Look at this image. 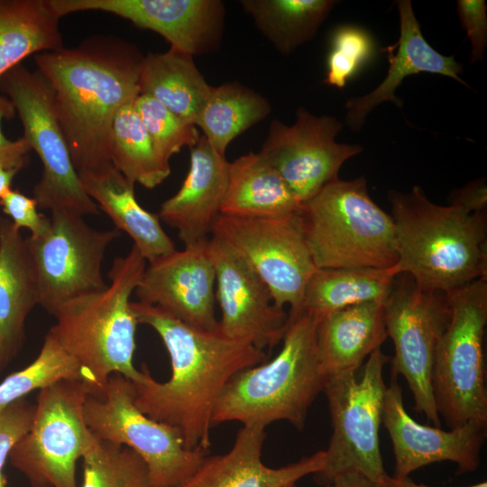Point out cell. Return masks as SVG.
<instances>
[{"label": "cell", "mask_w": 487, "mask_h": 487, "mask_svg": "<svg viewBox=\"0 0 487 487\" xmlns=\"http://www.w3.org/2000/svg\"><path fill=\"white\" fill-rule=\"evenodd\" d=\"M139 324L151 326L170 356V378L157 381L145 364L135 386V405L145 415L177 428L185 447L209 452L212 417L219 396L237 372L267 360L266 351L216 330L187 325L161 308L132 302Z\"/></svg>", "instance_id": "1"}, {"label": "cell", "mask_w": 487, "mask_h": 487, "mask_svg": "<svg viewBox=\"0 0 487 487\" xmlns=\"http://www.w3.org/2000/svg\"><path fill=\"white\" fill-rule=\"evenodd\" d=\"M143 58L133 44L110 36L91 37L77 47L34 56L37 70L52 89L78 174L113 168L110 129L119 109L141 94Z\"/></svg>", "instance_id": "2"}, {"label": "cell", "mask_w": 487, "mask_h": 487, "mask_svg": "<svg viewBox=\"0 0 487 487\" xmlns=\"http://www.w3.org/2000/svg\"><path fill=\"white\" fill-rule=\"evenodd\" d=\"M396 266L421 289L451 292L487 277L486 212L431 202L420 186L390 190Z\"/></svg>", "instance_id": "3"}, {"label": "cell", "mask_w": 487, "mask_h": 487, "mask_svg": "<svg viewBox=\"0 0 487 487\" xmlns=\"http://www.w3.org/2000/svg\"><path fill=\"white\" fill-rule=\"evenodd\" d=\"M145 267L146 260L133 245L114 260L105 289L70 299L51 313L56 323L48 332L80 363L91 395H100L112 374L134 383L142 379L133 364L139 323L130 298Z\"/></svg>", "instance_id": "4"}, {"label": "cell", "mask_w": 487, "mask_h": 487, "mask_svg": "<svg viewBox=\"0 0 487 487\" xmlns=\"http://www.w3.org/2000/svg\"><path fill=\"white\" fill-rule=\"evenodd\" d=\"M288 317L278 354L230 379L215 406L213 426L238 421L266 427L285 420L303 429L309 407L330 376L317 348L319 317L304 310Z\"/></svg>", "instance_id": "5"}, {"label": "cell", "mask_w": 487, "mask_h": 487, "mask_svg": "<svg viewBox=\"0 0 487 487\" xmlns=\"http://www.w3.org/2000/svg\"><path fill=\"white\" fill-rule=\"evenodd\" d=\"M299 216L317 268H390L398 262L393 219L372 199L363 176L328 183L301 205Z\"/></svg>", "instance_id": "6"}, {"label": "cell", "mask_w": 487, "mask_h": 487, "mask_svg": "<svg viewBox=\"0 0 487 487\" xmlns=\"http://www.w3.org/2000/svg\"><path fill=\"white\" fill-rule=\"evenodd\" d=\"M447 296L450 318L436 348L431 384L439 417L454 428L469 421L487 422V277Z\"/></svg>", "instance_id": "7"}, {"label": "cell", "mask_w": 487, "mask_h": 487, "mask_svg": "<svg viewBox=\"0 0 487 487\" xmlns=\"http://www.w3.org/2000/svg\"><path fill=\"white\" fill-rule=\"evenodd\" d=\"M388 362L389 357L379 348L368 357L360 379L354 371L328 379L323 391L328 401L333 432L325 450L324 466L313 474L319 485H332L339 475L354 472L382 487L390 476L379 444L387 388L383 367Z\"/></svg>", "instance_id": "8"}, {"label": "cell", "mask_w": 487, "mask_h": 487, "mask_svg": "<svg viewBox=\"0 0 487 487\" xmlns=\"http://www.w3.org/2000/svg\"><path fill=\"white\" fill-rule=\"evenodd\" d=\"M134 400V383L121 374H112L100 395L87 398L85 422L97 439L138 454L146 464L150 487H174L209 452L186 448L177 428L143 414Z\"/></svg>", "instance_id": "9"}, {"label": "cell", "mask_w": 487, "mask_h": 487, "mask_svg": "<svg viewBox=\"0 0 487 487\" xmlns=\"http://www.w3.org/2000/svg\"><path fill=\"white\" fill-rule=\"evenodd\" d=\"M0 90L14 104L23 137L42 163L33 198L41 209H65L81 216L99 208L82 187L56 113L52 89L36 69L20 64L0 78Z\"/></svg>", "instance_id": "10"}, {"label": "cell", "mask_w": 487, "mask_h": 487, "mask_svg": "<svg viewBox=\"0 0 487 487\" xmlns=\"http://www.w3.org/2000/svg\"><path fill=\"white\" fill-rule=\"evenodd\" d=\"M90 394L87 383L69 380L39 391L32 427L8 455L32 487H77V463L92 436L84 418Z\"/></svg>", "instance_id": "11"}, {"label": "cell", "mask_w": 487, "mask_h": 487, "mask_svg": "<svg viewBox=\"0 0 487 487\" xmlns=\"http://www.w3.org/2000/svg\"><path fill=\"white\" fill-rule=\"evenodd\" d=\"M49 218L41 234L25 239L36 275L39 305L51 314L70 299L107 287L101 266L106 249L120 231L96 230L83 216L65 209L51 210Z\"/></svg>", "instance_id": "12"}, {"label": "cell", "mask_w": 487, "mask_h": 487, "mask_svg": "<svg viewBox=\"0 0 487 487\" xmlns=\"http://www.w3.org/2000/svg\"><path fill=\"white\" fill-rule=\"evenodd\" d=\"M400 276L383 303L386 332L394 346L391 377L405 378L415 411L439 427L431 373L436 345L450 318L448 296L421 289L405 273Z\"/></svg>", "instance_id": "13"}, {"label": "cell", "mask_w": 487, "mask_h": 487, "mask_svg": "<svg viewBox=\"0 0 487 487\" xmlns=\"http://www.w3.org/2000/svg\"><path fill=\"white\" fill-rule=\"evenodd\" d=\"M211 235L217 237L256 272L279 308L289 316L302 310L307 283L317 270L299 212L282 217H237L219 215Z\"/></svg>", "instance_id": "14"}, {"label": "cell", "mask_w": 487, "mask_h": 487, "mask_svg": "<svg viewBox=\"0 0 487 487\" xmlns=\"http://www.w3.org/2000/svg\"><path fill=\"white\" fill-rule=\"evenodd\" d=\"M296 116L289 125L277 119L271 122L260 153L302 205L338 179L342 165L363 148L335 142L343 123L335 116H317L301 106Z\"/></svg>", "instance_id": "15"}, {"label": "cell", "mask_w": 487, "mask_h": 487, "mask_svg": "<svg viewBox=\"0 0 487 487\" xmlns=\"http://www.w3.org/2000/svg\"><path fill=\"white\" fill-rule=\"evenodd\" d=\"M207 251L216 273V300L225 335L271 350L284 335L288 314L275 306L272 295L256 272L229 245L211 235Z\"/></svg>", "instance_id": "16"}, {"label": "cell", "mask_w": 487, "mask_h": 487, "mask_svg": "<svg viewBox=\"0 0 487 487\" xmlns=\"http://www.w3.org/2000/svg\"><path fill=\"white\" fill-rule=\"evenodd\" d=\"M61 18L83 11H101L161 35L171 48L194 55L219 47L225 9L220 0H48Z\"/></svg>", "instance_id": "17"}, {"label": "cell", "mask_w": 487, "mask_h": 487, "mask_svg": "<svg viewBox=\"0 0 487 487\" xmlns=\"http://www.w3.org/2000/svg\"><path fill=\"white\" fill-rule=\"evenodd\" d=\"M381 423L392 443V477L396 479L407 478L414 471L437 462L455 463L459 473L475 471L479 466L487 422L469 421L450 431L422 425L405 409L402 389L395 377L386 388Z\"/></svg>", "instance_id": "18"}, {"label": "cell", "mask_w": 487, "mask_h": 487, "mask_svg": "<svg viewBox=\"0 0 487 487\" xmlns=\"http://www.w3.org/2000/svg\"><path fill=\"white\" fill-rule=\"evenodd\" d=\"M207 241L149 261L134 291L139 301L187 325L216 330V273Z\"/></svg>", "instance_id": "19"}, {"label": "cell", "mask_w": 487, "mask_h": 487, "mask_svg": "<svg viewBox=\"0 0 487 487\" xmlns=\"http://www.w3.org/2000/svg\"><path fill=\"white\" fill-rule=\"evenodd\" d=\"M189 151V169L180 188L161 204L158 213L162 222L177 231L184 246L211 236L228 182L229 162L205 136Z\"/></svg>", "instance_id": "20"}, {"label": "cell", "mask_w": 487, "mask_h": 487, "mask_svg": "<svg viewBox=\"0 0 487 487\" xmlns=\"http://www.w3.org/2000/svg\"><path fill=\"white\" fill-rule=\"evenodd\" d=\"M265 427L243 426L226 453L205 456L198 467L174 487H290L321 471L325 451L288 465L272 468L262 463Z\"/></svg>", "instance_id": "21"}, {"label": "cell", "mask_w": 487, "mask_h": 487, "mask_svg": "<svg viewBox=\"0 0 487 487\" xmlns=\"http://www.w3.org/2000/svg\"><path fill=\"white\" fill-rule=\"evenodd\" d=\"M400 14V38L383 51L387 53L389 69L385 78L372 91L345 103V124L352 131H359L370 114L380 104L391 101L399 108L402 101L395 91L408 76L427 72L455 79L469 87L460 77L463 65L454 56L436 51L424 38L409 0L397 1Z\"/></svg>", "instance_id": "22"}, {"label": "cell", "mask_w": 487, "mask_h": 487, "mask_svg": "<svg viewBox=\"0 0 487 487\" xmlns=\"http://www.w3.org/2000/svg\"><path fill=\"white\" fill-rule=\"evenodd\" d=\"M39 305L36 275L20 229L0 216V372L19 353L25 322Z\"/></svg>", "instance_id": "23"}, {"label": "cell", "mask_w": 487, "mask_h": 487, "mask_svg": "<svg viewBox=\"0 0 487 487\" xmlns=\"http://www.w3.org/2000/svg\"><path fill=\"white\" fill-rule=\"evenodd\" d=\"M383 303L350 306L320 317L317 342L320 359L331 377L362 365L387 338Z\"/></svg>", "instance_id": "24"}, {"label": "cell", "mask_w": 487, "mask_h": 487, "mask_svg": "<svg viewBox=\"0 0 487 487\" xmlns=\"http://www.w3.org/2000/svg\"><path fill=\"white\" fill-rule=\"evenodd\" d=\"M78 177L87 196L110 217L115 228L132 238L146 262L176 250L159 215L138 203L134 185L114 167L98 173L80 172Z\"/></svg>", "instance_id": "25"}, {"label": "cell", "mask_w": 487, "mask_h": 487, "mask_svg": "<svg viewBox=\"0 0 487 487\" xmlns=\"http://www.w3.org/2000/svg\"><path fill=\"white\" fill-rule=\"evenodd\" d=\"M300 207L287 183L260 152H250L229 162L220 215L282 217L298 213Z\"/></svg>", "instance_id": "26"}, {"label": "cell", "mask_w": 487, "mask_h": 487, "mask_svg": "<svg viewBox=\"0 0 487 487\" xmlns=\"http://www.w3.org/2000/svg\"><path fill=\"white\" fill-rule=\"evenodd\" d=\"M211 89L188 53L170 47L143 58L141 94L151 96L188 123L196 125Z\"/></svg>", "instance_id": "27"}, {"label": "cell", "mask_w": 487, "mask_h": 487, "mask_svg": "<svg viewBox=\"0 0 487 487\" xmlns=\"http://www.w3.org/2000/svg\"><path fill=\"white\" fill-rule=\"evenodd\" d=\"M48 0H0V78L30 55L63 48Z\"/></svg>", "instance_id": "28"}, {"label": "cell", "mask_w": 487, "mask_h": 487, "mask_svg": "<svg viewBox=\"0 0 487 487\" xmlns=\"http://www.w3.org/2000/svg\"><path fill=\"white\" fill-rule=\"evenodd\" d=\"M399 274L396 265L390 268H317L307 283L302 310L320 318L350 306L384 303Z\"/></svg>", "instance_id": "29"}, {"label": "cell", "mask_w": 487, "mask_h": 487, "mask_svg": "<svg viewBox=\"0 0 487 487\" xmlns=\"http://www.w3.org/2000/svg\"><path fill=\"white\" fill-rule=\"evenodd\" d=\"M334 0H242L257 29L283 55L313 39Z\"/></svg>", "instance_id": "30"}, {"label": "cell", "mask_w": 487, "mask_h": 487, "mask_svg": "<svg viewBox=\"0 0 487 487\" xmlns=\"http://www.w3.org/2000/svg\"><path fill=\"white\" fill-rule=\"evenodd\" d=\"M108 154L113 167L133 185L153 188L171 172L170 161L155 149L133 102L121 107L114 118Z\"/></svg>", "instance_id": "31"}, {"label": "cell", "mask_w": 487, "mask_h": 487, "mask_svg": "<svg viewBox=\"0 0 487 487\" xmlns=\"http://www.w3.org/2000/svg\"><path fill=\"white\" fill-rule=\"evenodd\" d=\"M271 111V104L258 92L238 82H225L212 87L196 126L216 151L225 154L235 137L266 118Z\"/></svg>", "instance_id": "32"}, {"label": "cell", "mask_w": 487, "mask_h": 487, "mask_svg": "<svg viewBox=\"0 0 487 487\" xmlns=\"http://www.w3.org/2000/svg\"><path fill=\"white\" fill-rule=\"evenodd\" d=\"M66 380L87 383L80 363L48 332L34 361L23 370L11 373L0 383V409L25 398L32 391H41Z\"/></svg>", "instance_id": "33"}, {"label": "cell", "mask_w": 487, "mask_h": 487, "mask_svg": "<svg viewBox=\"0 0 487 487\" xmlns=\"http://www.w3.org/2000/svg\"><path fill=\"white\" fill-rule=\"evenodd\" d=\"M81 487H150L143 460L133 449L93 436L82 456Z\"/></svg>", "instance_id": "34"}, {"label": "cell", "mask_w": 487, "mask_h": 487, "mask_svg": "<svg viewBox=\"0 0 487 487\" xmlns=\"http://www.w3.org/2000/svg\"><path fill=\"white\" fill-rule=\"evenodd\" d=\"M376 54L372 35L354 24L337 26L331 33L324 83L343 88Z\"/></svg>", "instance_id": "35"}, {"label": "cell", "mask_w": 487, "mask_h": 487, "mask_svg": "<svg viewBox=\"0 0 487 487\" xmlns=\"http://www.w3.org/2000/svg\"><path fill=\"white\" fill-rule=\"evenodd\" d=\"M133 106L155 149L166 161L199 140L195 124L181 119L151 96L140 94Z\"/></svg>", "instance_id": "36"}, {"label": "cell", "mask_w": 487, "mask_h": 487, "mask_svg": "<svg viewBox=\"0 0 487 487\" xmlns=\"http://www.w3.org/2000/svg\"><path fill=\"white\" fill-rule=\"evenodd\" d=\"M35 404L25 398L17 400L0 409V487H5L4 466L10 451L31 428Z\"/></svg>", "instance_id": "37"}, {"label": "cell", "mask_w": 487, "mask_h": 487, "mask_svg": "<svg viewBox=\"0 0 487 487\" xmlns=\"http://www.w3.org/2000/svg\"><path fill=\"white\" fill-rule=\"evenodd\" d=\"M0 207L15 227L27 228L32 235L41 234L49 225L50 218L38 212L36 199L18 189L12 188L2 196Z\"/></svg>", "instance_id": "38"}, {"label": "cell", "mask_w": 487, "mask_h": 487, "mask_svg": "<svg viewBox=\"0 0 487 487\" xmlns=\"http://www.w3.org/2000/svg\"><path fill=\"white\" fill-rule=\"evenodd\" d=\"M457 14L462 27L470 39L471 63L484 58L487 46V5L484 0H458Z\"/></svg>", "instance_id": "39"}, {"label": "cell", "mask_w": 487, "mask_h": 487, "mask_svg": "<svg viewBox=\"0 0 487 487\" xmlns=\"http://www.w3.org/2000/svg\"><path fill=\"white\" fill-rule=\"evenodd\" d=\"M15 114L12 101L6 96L0 94V161L20 170L32 149L23 136L12 141L4 135L2 131L3 120L13 119Z\"/></svg>", "instance_id": "40"}, {"label": "cell", "mask_w": 487, "mask_h": 487, "mask_svg": "<svg viewBox=\"0 0 487 487\" xmlns=\"http://www.w3.org/2000/svg\"><path fill=\"white\" fill-rule=\"evenodd\" d=\"M450 204L458 206L469 213L486 212L487 189L485 179H480L455 190Z\"/></svg>", "instance_id": "41"}, {"label": "cell", "mask_w": 487, "mask_h": 487, "mask_svg": "<svg viewBox=\"0 0 487 487\" xmlns=\"http://www.w3.org/2000/svg\"><path fill=\"white\" fill-rule=\"evenodd\" d=\"M370 482L358 473L351 472L339 475L333 482V487H369Z\"/></svg>", "instance_id": "42"}, {"label": "cell", "mask_w": 487, "mask_h": 487, "mask_svg": "<svg viewBox=\"0 0 487 487\" xmlns=\"http://www.w3.org/2000/svg\"><path fill=\"white\" fill-rule=\"evenodd\" d=\"M19 170L0 161V198L12 189V182Z\"/></svg>", "instance_id": "43"}, {"label": "cell", "mask_w": 487, "mask_h": 487, "mask_svg": "<svg viewBox=\"0 0 487 487\" xmlns=\"http://www.w3.org/2000/svg\"><path fill=\"white\" fill-rule=\"evenodd\" d=\"M382 487H429L425 484L417 483L409 477L403 479H396L392 476H389ZM469 487H487L486 482H482L477 484H473Z\"/></svg>", "instance_id": "44"}, {"label": "cell", "mask_w": 487, "mask_h": 487, "mask_svg": "<svg viewBox=\"0 0 487 487\" xmlns=\"http://www.w3.org/2000/svg\"><path fill=\"white\" fill-rule=\"evenodd\" d=\"M369 487H379V486H376V485H374V484H372V483L371 482Z\"/></svg>", "instance_id": "45"}, {"label": "cell", "mask_w": 487, "mask_h": 487, "mask_svg": "<svg viewBox=\"0 0 487 487\" xmlns=\"http://www.w3.org/2000/svg\"><path fill=\"white\" fill-rule=\"evenodd\" d=\"M290 487H295V485L290 486ZM324 487H333V486L332 485H327V486H324Z\"/></svg>", "instance_id": "46"}]
</instances>
